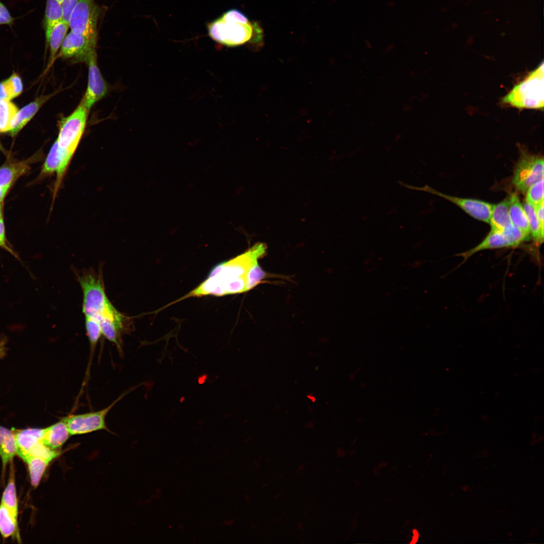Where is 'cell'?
Returning a JSON list of instances; mask_svg holds the SVG:
<instances>
[{
  "mask_svg": "<svg viewBox=\"0 0 544 544\" xmlns=\"http://www.w3.org/2000/svg\"><path fill=\"white\" fill-rule=\"evenodd\" d=\"M266 251L264 243H257L244 253L217 264L204 281L175 302L190 297L223 296L249 291L250 270L265 255Z\"/></svg>",
  "mask_w": 544,
  "mask_h": 544,
  "instance_id": "cell-1",
  "label": "cell"
},
{
  "mask_svg": "<svg viewBox=\"0 0 544 544\" xmlns=\"http://www.w3.org/2000/svg\"><path fill=\"white\" fill-rule=\"evenodd\" d=\"M88 111L81 101L72 113L60 121L58 135L56 140L59 161L53 188V195L54 196L56 195L61 185L81 142L85 131Z\"/></svg>",
  "mask_w": 544,
  "mask_h": 544,
  "instance_id": "cell-2",
  "label": "cell"
},
{
  "mask_svg": "<svg viewBox=\"0 0 544 544\" xmlns=\"http://www.w3.org/2000/svg\"><path fill=\"white\" fill-rule=\"evenodd\" d=\"M208 30L214 40L226 46H235L250 40L254 25L241 11L233 9L210 22Z\"/></svg>",
  "mask_w": 544,
  "mask_h": 544,
  "instance_id": "cell-3",
  "label": "cell"
},
{
  "mask_svg": "<svg viewBox=\"0 0 544 544\" xmlns=\"http://www.w3.org/2000/svg\"><path fill=\"white\" fill-rule=\"evenodd\" d=\"M544 67L542 62L516 84L503 98L502 102L518 109H542L544 102Z\"/></svg>",
  "mask_w": 544,
  "mask_h": 544,
  "instance_id": "cell-4",
  "label": "cell"
},
{
  "mask_svg": "<svg viewBox=\"0 0 544 544\" xmlns=\"http://www.w3.org/2000/svg\"><path fill=\"white\" fill-rule=\"evenodd\" d=\"M83 294L82 311L85 316L97 320L110 301L105 290L102 273L85 270L78 277Z\"/></svg>",
  "mask_w": 544,
  "mask_h": 544,
  "instance_id": "cell-5",
  "label": "cell"
},
{
  "mask_svg": "<svg viewBox=\"0 0 544 544\" xmlns=\"http://www.w3.org/2000/svg\"><path fill=\"white\" fill-rule=\"evenodd\" d=\"M99 8L94 0H79L69 21L71 31L97 40V22Z\"/></svg>",
  "mask_w": 544,
  "mask_h": 544,
  "instance_id": "cell-6",
  "label": "cell"
},
{
  "mask_svg": "<svg viewBox=\"0 0 544 544\" xmlns=\"http://www.w3.org/2000/svg\"><path fill=\"white\" fill-rule=\"evenodd\" d=\"M543 158L523 152L514 170L512 182L516 188L525 193L532 184L543 178Z\"/></svg>",
  "mask_w": 544,
  "mask_h": 544,
  "instance_id": "cell-7",
  "label": "cell"
},
{
  "mask_svg": "<svg viewBox=\"0 0 544 544\" xmlns=\"http://www.w3.org/2000/svg\"><path fill=\"white\" fill-rule=\"evenodd\" d=\"M17 445V454L23 460L28 456L49 458L51 450L43 442L44 429H13Z\"/></svg>",
  "mask_w": 544,
  "mask_h": 544,
  "instance_id": "cell-8",
  "label": "cell"
},
{
  "mask_svg": "<svg viewBox=\"0 0 544 544\" xmlns=\"http://www.w3.org/2000/svg\"><path fill=\"white\" fill-rule=\"evenodd\" d=\"M402 186L413 190L426 191L439 196L456 205L473 218L489 223L493 205L481 200L464 198L447 195L440 192L428 185L416 187L399 182Z\"/></svg>",
  "mask_w": 544,
  "mask_h": 544,
  "instance_id": "cell-9",
  "label": "cell"
},
{
  "mask_svg": "<svg viewBox=\"0 0 544 544\" xmlns=\"http://www.w3.org/2000/svg\"><path fill=\"white\" fill-rule=\"evenodd\" d=\"M122 397V396H120L108 406L101 410L74 415L63 419L70 435H81L106 429L105 419L108 413Z\"/></svg>",
  "mask_w": 544,
  "mask_h": 544,
  "instance_id": "cell-10",
  "label": "cell"
},
{
  "mask_svg": "<svg viewBox=\"0 0 544 544\" xmlns=\"http://www.w3.org/2000/svg\"><path fill=\"white\" fill-rule=\"evenodd\" d=\"M96 44L97 41L71 31L65 37L58 56L63 58H73L77 62H86L96 52Z\"/></svg>",
  "mask_w": 544,
  "mask_h": 544,
  "instance_id": "cell-11",
  "label": "cell"
},
{
  "mask_svg": "<svg viewBox=\"0 0 544 544\" xmlns=\"http://www.w3.org/2000/svg\"><path fill=\"white\" fill-rule=\"evenodd\" d=\"M86 62L89 69L88 81L82 102L89 111L96 102L107 94L108 88L97 65L96 52L90 56Z\"/></svg>",
  "mask_w": 544,
  "mask_h": 544,
  "instance_id": "cell-12",
  "label": "cell"
},
{
  "mask_svg": "<svg viewBox=\"0 0 544 544\" xmlns=\"http://www.w3.org/2000/svg\"><path fill=\"white\" fill-rule=\"evenodd\" d=\"M53 94L40 96L26 105L20 110H18L12 119L9 133L14 137L33 117L40 107L49 100Z\"/></svg>",
  "mask_w": 544,
  "mask_h": 544,
  "instance_id": "cell-13",
  "label": "cell"
},
{
  "mask_svg": "<svg viewBox=\"0 0 544 544\" xmlns=\"http://www.w3.org/2000/svg\"><path fill=\"white\" fill-rule=\"evenodd\" d=\"M512 247V245L505 234L502 231L491 230L485 239L479 244L473 248L457 254L461 256L465 261L470 256L478 252L489 249Z\"/></svg>",
  "mask_w": 544,
  "mask_h": 544,
  "instance_id": "cell-14",
  "label": "cell"
},
{
  "mask_svg": "<svg viewBox=\"0 0 544 544\" xmlns=\"http://www.w3.org/2000/svg\"><path fill=\"white\" fill-rule=\"evenodd\" d=\"M36 157L15 162H7L0 167V186L13 183L19 177L28 173L31 169L30 165Z\"/></svg>",
  "mask_w": 544,
  "mask_h": 544,
  "instance_id": "cell-15",
  "label": "cell"
},
{
  "mask_svg": "<svg viewBox=\"0 0 544 544\" xmlns=\"http://www.w3.org/2000/svg\"><path fill=\"white\" fill-rule=\"evenodd\" d=\"M70 432L62 420L44 429L43 442L49 448L56 450L67 440Z\"/></svg>",
  "mask_w": 544,
  "mask_h": 544,
  "instance_id": "cell-16",
  "label": "cell"
},
{
  "mask_svg": "<svg viewBox=\"0 0 544 544\" xmlns=\"http://www.w3.org/2000/svg\"><path fill=\"white\" fill-rule=\"evenodd\" d=\"M16 454L17 445L13 430L0 426V457L3 472L7 464L12 461Z\"/></svg>",
  "mask_w": 544,
  "mask_h": 544,
  "instance_id": "cell-17",
  "label": "cell"
},
{
  "mask_svg": "<svg viewBox=\"0 0 544 544\" xmlns=\"http://www.w3.org/2000/svg\"><path fill=\"white\" fill-rule=\"evenodd\" d=\"M511 195L496 205H493L489 224L492 230L502 231L512 224L509 209Z\"/></svg>",
  "mask_w": 544,
  "mask_h": 544,
  "instance_id": "cell-18",
  "label": "cell"
},
{
  "mask_svg": "<svg viewBox=\"0 0 544 544\" xmlns=\"http://www.w3.org/2000/svg\"><path fill=\"white\" fill-rule=\"evenodd\" d=\"M509 213L511 223L530 237V233L526 213L518 196L511 195Z\"/></svg>",
  "mask_w": 544,
  "mask_h": 544,
  "instance_id": "cell-19",
  "label": "cell"
},
{
  "mask_svg": "<svg viewBox=\"0 0 544 544\" xmlns=\"http://www.w3.org/2000/svg\"><path fill=\"white\" fill-rule=\"evenodd\" d=\"M10 463L9 481L3 492L1 504L6 506L18 517V506L15 486V469L12 461Z\"/></svg>",
  "mask_w": 544,
  "mask_h": 544,
  "instance_id": "cell-20",
  "label": "cell"
},
{
  "mask_svg": "<svg viewBox=\"0 0 544 544\" xmlns=\"http://www.w3.org/2000/svg\"><path fill=\"white\" fill-rule=\"evenodd\" d=\"M61 21H62V15L60 5L56 0H47L44 21L47 44H48L53 28Z\"/></svg>",
  "mask_w": 544,
  "mask_h": 544,
  "instance_id": "cell-21",
  "label": "cell"
},
{
  "mask_svg": "<svg viewBox=\"0 0 544 544\" xmlns=\"http://www.w3.org/2000/svg\"><path fill=\"white\" fill-rule=\"evenodd\" d=\"M69 28V25L61 21L53 28L48 42L50 48V65L54 61L56 54L66 35Z\"/></svg>",
  "mask_w": 544,
  "mask_h": 544,
  "instance_id": "cell-22",
  "label": "cell"
},
{
  "mask_svg": "<svg viewBox=\"0 0 544 544\" xmlns=\"http://www.w3.org/2000/svg\"><path fill=\"white\" fill-rule=\"evenodd\" d=\"M23 460L28 466L32 485L34 487H37L50 461L36 456H28Z\"/></svg>",
  "mask_w": 544,
  "mask_h": 544,
  "instance_id": "cell-23",
  "label": "cell"
},
{
  "mask_svg": "<svg viewBox=\"0 0 544 544\" xmlns=\"http://www.w3.org/2000/svg\"><path fill=\"white\" fill-rule=\"evenodd\" d=\"M522 206L527 218L530 235L536 245H540L543 241L544 228L540 225L534 207L526 201Z\"/></svg>",
  "mask_w": 544,
  "mask_h": 544,
  "instance_id": "cell-24",
  "label": "cell"
},
{
  "mask_svg": "<svg viewBox=\"0 0 544 544\" xmlns=\"http://www.w3.org/2000/svg\"><path fill=\"white\" fill-rule=\"evenodd\" d=\"M17 517L6 506L0 505V533L2 536L8 538L18 531Z\"/></svg>",
  "mask_w": 544,
  "mask_h": 544,
  "instance_id": "cell-25",
  "label": "cell"
},
{
  "mask_svg": "<svg viewBox=\"0 0 544 544\" xmlns=\"http://www.w3.org/2000/svg\"><path fill=\"white\" fill-rule=\"evenodd\" d=\"M18 111L10 100L0 99V132H8L12 119Z\"/></svg>",
  "mask_w": 544,
  "mask_h": 544,
  "instance_id": "cell-26",
  "label": "cell"
},
{
  "mask_svg": "<svg viewBox=\"0 0 544 544\" xmlns=\"http://www.w3.org/2000/svg\"><path fill=\"white\" fill-rule=\"evenodd\" d=\"M58 146L56 141L51 146L42 167L40 176L44 177L56 172L59 166Z\"/></svg>",
  "mask_w": 544,
  "mask_h": 544,
  "instance_id": "cell-27",
  "label": "cell"
},
{
  "mask_svg": "<svg viewBox=\"0 0 544 544\" xmlns=\"http://www.w3.org/2000/svg\"><path fill=\"white\" fill-rule=\"evenodd\" d=\"M543 178L529 187L526 192V202L534 207L544 202Z\"/></svg>",
  "mask_w": 544,
  "mask_h": 544,
  "instance_id": "cell-28",
  "label": "cell"
},
{
  "mask_svg": "<svg viewBox=\"0 0 544 544\" xmlns=\"http://www.w3.org/2000/svg\"><path fill=\"white\" fill-rule=\"evenodd\" d=\"M85 328L90 345L94 347L102 335L99 321L93 317L85 316Z\"/></svg>",
  "mask_w": 544,
  "mask_h": 544,
  "instance_id": "cell-29",
  "label": "cell"
},
{
  "mask_svg": "<svg viewBox=\"0 0 544 544\" xmlns=\"http://www.w3.org/2000/svg\"><path fill=\"white\" fill-rule=\"evenodd\" d=\"M12 99L18 96L23 91V87L20 77L14 73L8 79L5 80Z\"/></svg>",
  "mask_w": 544,
  "mask_h": 544,
  "instance_id": "cell-30",
  "label": "cell"
},
{
  "mask_svg": "<svg viewBox=\"0 0 544 544\" xmlns=\"http://www.w3.org/2000/svg\"><path fill=\"white\" fill-rule=\"evenodd\" d=\"M267 277L266 273L262 270L258 263L255 264L250 269L248 275L249 290L261 283Z\"/></svg>",
  "mask_w": 544,
  "mask_h": 544,
  "instance_id": "cell-31",
  "label": "cell"
},
{
  "mask_svg": "<svg viewBox=\"0 0 544 544\" xmlns=\"http://www.w3.org/2000/svg\"><path fill=\"white\" fill-rule=\"evenodd\" d=\"M79 0H63L60 6L62 11V21L68 24L72 14L76 7Z\"/></svg>",
  "mask_w": 544,
  "mask_h": 544,
  "instance_id": "cell-32",
  "label": "cell"
},
{
  "mask_svg": "<svg viewBox=\"0 0 544 544\" xmlns=\"http://www.w3.org/2000/svg\"><path fill=\"white\" fill-rule=\"evenodd\" d=\"M13 21L14 18L10 15L7 8L0 1V24L10 25Z\"/></svg>",
  "mask_w": 544,
  "mask_h": 544,
  "instance_id": "cell-33",
  "label": "cell"
},
{
  "mask_svg": "<svg viewBox=\"0 0 544 544\" xmlns=\"http://www.w3.org/2000/svg\"><path fill=\"white\" fill-rule=\"evenodd\" d=\"M0 247H2L5 249L6 250L10 252L11 253H12L14 255L16 256L15 253L10 248V247L7 244L3 218L0 219Z\"/></svg>",
  "mask_w": 544,
  "mask_h": 544,
  "instance_id": "cell-34",
  "label": "cell"
},
{
  "mask_svg": "<svg viewBox=\"0 0 544 544\" xmlns=\"http://www.w3.org/2000/svg\"><path fill=\"white\" fill-rule=\"evenodd\" d=\"M0 99L6 100L12 99L5 81L0 83Z\"/></svg>",
  "mask_w": 544,
  "mask_h": 544,
  "instance_id": "cell-35",
  "label": "cell"
},
{
  "mask_svg": "<svg viewBox=\"0 0 544 544\" xmlns=\"http://www.w3.org/2000/svg\"><path fill=\"white\" fill-rule=\"evenodd\" d=\"M543 207L544 202L541 203L539 205L534 207L535 212L541 227L544 228V220H543Z\"/></svg>",
  "mask_w": 544,
  "mask_h": 544,
  "instance_id": "cell-36",
  "label": "cell"
},
{
  "mask_svg": "<svg viewBox=\"0 0 544 544\" xmlns=\"http://www.w3.org/2000/svg\"><path fill=\"white\" fill-rule=\"evenodd\" d=\"M12 184L0 186V202H3Z\"/></svg>",
  "mask_w": 544,
  "mask_h": 544,
  "instance_id": "cell-37",
  "label": "cell"
},
{
  "mask_svg": "<svg viewBox=\"0 0 544 544\" xmlns=\"http://www.w3.org/2000/svg\"><path fill=\"white\" fill-rule=\"evenodd\" d=\"M7 339L4 336H0V358H3L6 353Z\"/></svg>",
  "mask_w": 544,
  "mask_h": 544,
  "instance_id": "cell-38",
  "label": "cell"
},
{
  "mask_svg": "<svg viewBox=\"0 0 544 544\" xmlns=\"http://www.w3.org/2000/svg\"><path fill=\"white\" fill-rule=\"evenodd\" d=\"M413 533H414V536H413V540H412V542H411L412 543H416L418 539V537H419L418 536V535H419L418 533V532H417V531L416 530H413Z\"/></svg>",
  "mask_w": 544,
  "mask_h": 544,
  "instance_id": "cell-39",
  "label": "cell"
},
{
  "mask_svg": "<svg viewBox=\"0 0 544 544\" xmlns=\"http://www.w3.org/2000/svg\"><path fill=\"white\" fill-rule=\"evenodd\" d=\"M412 106H410L408 104H404V105H403V109L404 110H405L406 111H409L412 110Z\"/></svg>",
  "mask_w": 544,
  "mask_h": 544,
  "instance_id": "cell-40",
  "label": "cell"
},
{
  "mask_svg": "<svg viewBox=\"0 0 544 544\" xmlns=\"http://www.w3.org/2000/svg\"><path fill=\"white\" fill-rule=\"evenodd\" d=\"M3 202H0V219L3 218Z\"/></svg>",
  "mask_w": 544,
  "mask_h": 544,
  "instance_id": "cell-41",
  "label": "cell"
},
{
  "mask_svg": "<svg viewBox=\"0 0 544 544\" xmlns=\"http://www.w3.org/2000/svg\"><path fill=\"white\" fill-rule=\"evenodd\" d=\"M0 150H1V151L2 152H4V153H5V149H4V148H3V147L1 143V141H0Z\"/></svg>",
  "mask_w": 544,
  "mask_h": 544,
  "instance_id": "cell-42",
  "label": "cell"
},
{
  "mask_svg": "<svg viewBox=\"0 0 544 544\" xmlns=\"http://www.w3.org/2000/svg\"><path fill=\"white\" fill-rule=\"evenodd\" d=\"M63 0H56V1L60 5Z\"/></svg>",
  "mask_w": 544,
  "mask_h": 544,
  "instance_id": "cell-43",
  "label": "cell"
}]
</instances>
